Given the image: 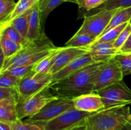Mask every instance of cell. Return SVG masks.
I'll return each mask as SVG.
<instances>
[{
  "instance_id": "cell-1",
  "label": "cell",
  "mask_w": 131,
  "mask_h": 130,
  "mask_svg": "<svg viewBox=\"0 0 131 130\" xmlns=\"http://www.w3.org/2000/svg\"><path fill=\"white\" fill-rule=\"evenodd\" d=\"M106 62L92 64L51 85L50 89L52 93L59 98L70 99L93 93L96 76Z\"/></svg>"
},
{
  "instance_id": "cell-2",
  "label": "cell",
  "mask_w": 131,
  "mask_h": 130,
  "mask_svg": "<svg viewBox=\"0 0 131 130\" xmlns=\"http://www.w3.org/2000/svg\"><path fill=\"white\" fill-rule=\"evenodd\" d=\"M130 107L117 106L95 112L86 119L87 130H121L129 121Z\"/></svg>"
},
{
  "instance_id": "cell-3",
  "label": "cell",
  "mask_w": 131,
  "mask_h": 130,
  "mask_svg": "<svg viewBox=\"0 0 131 130\" xmlns=\"http://www.w3.org/2000/svg\"><path fill=\"white\" fill-rule=\"evenodd\" d=\"M55 47L47 37L35 43L29 42L15 56L5 60L3 66L0 69V73L17 66L35 65Z\"/></svg>"
},
{
  "instance_id": "cell-4",
  "label": "cell",
  "mask_w": 131,
  "mask_h": 130,
  "mask_svg": "<svg viewBox=\"0 0 131 130\" xmlns=\"http://www.w3.org/2000/svg\"><path fill=\"white\" fill-rule=\"evenodd\" d=\"M51 73H36L34 71L20 80L17 89L19 94V102L23 101L32 96L42 91L52 84Z\"/></svg>"
},
{
  "instance_id": "cell-5",
  "label": "cell",
  "mask_w": 131,
  "mask_h": 130,
  "mask_svg": "<svg viewBox=\"0 0 131 130\" xmlns=\"http://www.w3.org/2000/svg\"><path fill=\"white\" fill-rule=\"evenodd\" d=\"M118 9L101 10L84 16V21L75 34H84L97 39L104 33L115 13Z\"/></svg>"
},
{
  "instance_id": "cell-6",
  "label": "cell",
  "mask_w": 131,
  "mask_h": 130,
  "mask_svg": "<svg viewBox=\"0 0 131 130\" xmlns=\"http://www.w3.org/2000/svg\"><path fill=\"white\" fill-rule=\"evenodd\" d=\"M51 90L50 87H47L26 100L19 102L17 112L19 120L22 121L26 117L28 118L35 115L49 102L57 99L58 97Z\"/></svg>"
},
{
  "instance_id": "cell-7",
  "label": "cell",
  "mask_w": 131,
  "mask_h": 130,
  "mask_svg": "<svg viewBox=\"0 0 131 130\" xmlns=\"http://www.w3.org/2000/svg\"><path fill=\"white\" fill-rule=\"evenodd\" d=\"M93 113L79 110L74 107L54 119L46 122L44 124L45 129L71 130L85 123L86 119Z\"/></svg>"
},
{
  "instance_id": "cell-8",
  "label": "cell",
  "mask_w": 131,
  "mask_h": 130,
  "mask_svg": "<svg viewBox=\"0 0 131 130\" xmlns=\"http://www.w3.org/2000/svg\"><path fill=\"white\" fill-rule=\"evenodd\" d=\"M97 93L102 98L105 108L129 105L131 103V89L124 80L113 84Z\"/></svg>"
},
{
  "instance_id": "cell-9",
  "label": "cell",
  "mask_w": 131,
  "mask_h": 130,
  "mask_svg": "<svg viewBox=\"0 0 131 130\" xmlns=\"http://www.w3.org/2000/svg\"><path fill=\"white\" fill-rule=\"evenodd\" d=\"M74 107L73 99L58 97L46 105L38 113L28 117L25 121L45 124Z\"/></svg>"
},
{
  "instance_id": "cell-10",
  "label": "cell",
  "mask_w": 131,
  "mask_h": 130,
  "mask_svg": "<svg viewBox=\"0 0 131 130\" xmlns=\"http://www.w3.org/2000/svg\"><path fill=\"white\" fill-rule=\"evenodd\" d=\"M124 77L121 67L114 57L104 64L96 76L93 92L97 93L113 84L120 82Z\"/></svg>"
},
{
  "instance_id": "cell-11",
  "label": "cell",
  "mask_w": 131,
  "mask_h": 130,
  "mask_svg": "<svg viewBox=\"0 0 131 130\" xmlns=\"http://www.w3.org/2000/svg\"><path fill=\"white\" fill-rule=\"evenodd\" d=\"M88 52L84 47H62L54 58L49 73L51 75L58 72L75 59Z\"/></svg>"
},
{
  "instance_id": "cell-12",
  "label": "cell",
  "mask_w": 131,
  "mask_h": 130,
  "mask_svg": "<svg viewBox=\"0 0 131 130\" xmlns=\"http://www.w3.org/2000/svg\"><path fill=\"white\" fill-rule=\"evenodd\" d=\"M95 62H96L94 61L90 53L89 52H87L85 54L75 59L72 62H70L69 64L65 66L64 68L59 71L58 72L53 74L52 76L51 85L54 84L56 82L63 80V79L75 73L78 71L81 70L82 69L92 64L95 63Z\"/></svg>"
},
{
  "instance_id": "cell-13",
  "label": "cell",
  "mask_w": 131,
  "mask_h": 130,
  "mask_svg": "<svg viewBox=\"0 0 131 130\" xmlns=\"http://www.w3.org/2000/svg\"><path fill=\"white\" fill-rule=\"evenodd\" d=\"M74 108L87 112H97L104 109L105 106L99 94L95 92L83 94L73 99Z\"/></svg>"
},
{
  "instance_id": "cell-14",
  "label": "cell",
  "mask_w": 131,
  "mask_h": 130,
  "mask_svg": "<svg viewBox=\"0 0 131 130\" xmlns=\"http://www.w3.org/2000/svg\"><path fill=\"white\" fill-rule=\"evenodd\" d=\"M46 38L47 36L41 28L40 10L38 2L31 8L27 40L31 43H35Z\"/></svg>"
},
{
  "instance_id": "cell-15",
  "label": "cell",
  "mask_w": 131,
  "mask_h": 130,
  "mask_svg": "<svg viewBox=\"0 0 131 130\" xmlns=\"http://www.w3.org/2000/svg\"><path fill=\"white\" fill-rule=\"evenodd\" d=\"M88 52L96 62H106L113 58L118 54L114 42L93 43L88 47Z\"/></svg>"
},
{
  "instance_id": "cell-16",
  "label": "cell",
  "mask_w": 131,
  "mask_h": 130,
  "mask_svg": "<svg viewBox=\"0 0 131 130\" xmlns=\"http://www.w3.org/2000/svg\"><path fill=\"white\" fill-rule=\"evenodd\" d=\"M19 101L14 99H0V121L17 122L18 117L17 105Z\"/></svg>"
},
{
  "instance_id": "cell-17",
  "label": "cell",
  "mask_w": 131,
  "mask_h": 130,
  "mask_svg": "<svg viewBox=\"0 0 131 130\" xmlns=\"http://www.w3.org/2000/svg\"><path fill=\"white\" fill-rule=\"evenodd\" d=\"M131 19V7L127 8L118 9L115 13V15L111 18V20L109 22L107 28L104 30V33L101 34L100 37L106 34L109 31L117 27L120 26L122 24L126 22H129ZM99 37V38H100ZM97 38V39H98Z\"/></svg>"
},
{
  "instance_id": "cell-18",
  "label": "cell",
  "mask_w": 131,
  "mask_h": 130,
  "mask_svg": "<svg viewBox=\"0 0 131 130\" xmlns=\"http://www.w3.org/2000/svg\"><path fill=\"white\" fill-rule=\"evenodd\" d=\"M62 47H55L47 56L40 60L35 64L33 71L36 73H50L49 71L56 55L61 50Z\"/></svg>"
},
{
  "instance_id": "cell-19",
  "label": "cell",
  "mask_w": 131,
  "mask_h": 130,
  "mask_svg": "<svg viewBox=\"0 0 131 130\" xmlns=\"http://www.w3.org/2000/svg\"><path fill=\"white\" fill-rule=\"evenodd\" d=\"M39 1L40 0H19V1L17 3L16 7L12 15L6 19V21L0 24V29L8 25L12 20L15 19L17 17L23 14L29 9L31 8Z\"/></svg>"
},
{
  "instance_id": "cell-20",
  "label": "cell",
  "mask_w": 131,
  "mask_h": 130,
  "mask_svg": "<svg viewBox=\"0 0 131 130\" xmlns=\"http://www.w3.org/2000/svg\"><path fill=\"white\" fill-rule=\"evenodd\" d=\"M31 8L29 9L23 14L17 17L9 24V25H12L14 28H15L20 33V34L26 40L28 29H29V17H30Z\"/></svg>"
},
{
  "instance_id": "cell-21",
  "label": "cell",
  "mask_w": 131,
  "mask_h": 130,
  "mask_svg": "<svg viewBox=\"0 0 131 130\" xmlns=\"http://www.w3.org/2000/svg\"><path fill=\"white\" fill-rule=\"evenodd\" d=\"M97 38L84 34H75L67 43L65 47H84L88 48L92 45Z\"/></svg>"
},
{
  "instance_id": "cell-22",
  "label": "cell",
  "mask_w": 131,
  "mask_h": 130,
  "mask_svg": "<svg viewBox=\"0 0 131 130\" xmlns=\"http://www.w3.org/2000/svg\"><path fill=\"white\" fill-rule=\"evenodd\" d=\"M0 38H6L23 46L29 42L12 25H8L0 29Z\"/></svg>"
},
{
  "instance_id": "cell-23",
  "label": "cell",
  "mask_w": 131,
  "mask_h": 130,
  "mask_svg": "<svg viewBox=\"0 0 131 130\" xmlns=\"http://www.w3.org/2000/svg\"><path fill=\"white\" fill-rule=\"evenodd\" d=\"M0 46L6 59L15 56L23 47L22 45L5 38H0Z\"/></svg>"
},
{
  "instance_id": "cell-24",
  "label": "cell",
  "mask_w": 131,
  "mask_h": 130,
  "mask_svg": "<svg viewBox=\"0 0 131 130\" xmlns=\"http://www.w3.org/2000/svg\"><path fill=\"white\" fill-rule=\"evenodd\" d=\"M130 7H131V0H107L104 3L98 8L92 10V13H90V14H95L101 10H116Z\"/></svg>"
},
{
  "instance_id": "cell-25",
  "label": "cell",
  "mask_w": 131,
  "mask_h": 130,
  "mask_svg": "<svg viewBox=\"0 0 131 130\" xmlns=\"http://www.w3.org/2000/svg\"><path fill=\"white\" fill-rule=\"evenodd\" d=\"M64 2H65V0H49L47 4L45 5L44 7L42 10H40L41 28H42V30L43 33H45V24H46V20H47L49 15L56 7H58L59 5H60Z\"/></svg>"
},
{
  "instance_id": "cell-26",
  "label": "cell",
  "mask_w": 131,
  "mask_h": 130,
  "mask_svg": "<svg viewBox=\"0 0 131 130\" xmlns=\"http://www.w3.org/2000/svg\"><path fill=\"white\" fill-rule=\"evenodd\" d=\"M15 1L0 0V24L6 21L16 7Z\"/></svg>"
},
{
  "instance_id": "cell-27",
  "label": "cell",
  "mask_w": 131,
  "mask_h": 130,
  "mask_svg": "<svg viewBox=\"0 0 131 130\" xmlns=\"http://www.w3.org/2000/svg\"><path fill=\"white\" fill-rule=\"evenodd\" d=\"M129 24V22L124 23L122 24L120 26L115 28L109 31L108 32L100 37L99 38L97 39V40L94 43H102V42H115V40L117 39L118 36L121 33V32L125 29L127 25Z\"/></svg>"
},
{
  "instance_id": "cell-28",
  "label": "cell",
  "mask_w": 131,
  "mask_h": 130,
  "mask_svg": "<svg viewBox=\"0 0 131 130\" xmlns=\"http://www.w3.org/2000/svg\"><path fill=\"white\" fill-rule=\"evenodd\" d=\"M35 65H29V66H17V67L12 68L8 69L6 71L1 72L0 73L7 74V75H13L16 77L23 79L24 76H27L33 71Z\"/></svg>"
},
{
  "instance_id": "cell-29",
  "label": "cell",
  "mask_w": 131,
  "mask_h": 130,
  "mask_svg": "<svg viewBox=\"0 0 131 130\" xmlns=\"http://www.w3.org/2000/svg\"><path fill=\"white\" fill-rule=\"evenodd\" d=\"M115 58L118 62L124 76L131 74V57L127 54H117Z\"/></svg>"
},
{
  "instance_id": "cell-30",
  "label": "cell",
  "mask_w": 131,
  "mask_h": 130,
  "mask_svg": "<svg viewBox=\"0 0 131 130\" xmlns=\"http://www.w3.org/2000/svg\"><path fill=\"white\" fill-rule=\"evenodd\" d=\"M107 0H75L79 8L89 12L104 3Z\"/></svg>"
},
{
  "instance_id": "cell-31",
  "label": "cell",
  "mask_w": 131,
  "mask_h": 130,
  "mask_svg": "<svg viewBox=\"0 0 131 130\" xmlns=\"http://www.w3.org/2000/svg\"><path fill=\"white\" fill-rule=\"evenodd\" d=\"M20 80L13 75L0 73V87H18Z\"/></svg>"
},
{
  "instance_id": "cell-32",
  "label": "cell",
  "mask_w": 131,
  "mask_h": 130,
  "mask_svg": "<svg viewBox=\"0 0 131 130\" xmlns=\"http://www.w3.org/2000/svg\"><path fill=\"white\" fill-rule=\"evenodd\" d=\"M16 130H46L44 124L36 122H23L22 121L14 122Z\"/></svg>"
},
{
  "instance_id": "cell-33",
  "label": "cell",
  "mask_w": 131,
  "mask_h": 130,
  "mask_svg": "<svg viewBox=\"0 0 131 130\" xmlns=\"http://www.w3.org/2000/svg\"><path fill=\"white\" fill-rule=\"evenodd\" d=\"M131 33V24L129 22V24L127 25V26L125 27V29L121 32V33L120 34V35L118 36V37L117 38V39L115 40V42H114V46H115V48L118 50V52L119 49L122 47L124 45V43L126 42V41L127 40L128 38L129 37Z\"/></svg>"
},
{
  "instance_id": "cell-34",
  "label": "cell",
  "mask_w": 131,
  "mask_h": 130,
  "mask_svg": "<svg viewBox=\"0 0 131 130\" xmlns=\"http://www.w3.org/2000/svg\"><path fill=\"white\" fill-rule=\"evenodd\" d=\"M14 99L19 101L17 87H0V99Z\"/></svg>"
},
{
  "instance_id": "cell-35",
  "label": "cell",
  "mask_w": 131,
  "mask_h": 130,
  "mask_svg": "<svg viewBox=\"0 0 131 130\" xmlns=\"http://www.w3.org/2000/svg\"><path fill=\"white\" fill-rule=\"evenodd\" d=\"M131 53V33L124 45L119 49L118 54H130Z\"/></svg>"
},
{
  "instance_id": "cell-36",
  "label": "cell",
  "mask_w": 131,
  "mask_h": 130,
  "mask_svg": "<svg viewBox=\"0 0 131 130\" xmlns=\"http://www.w3.org/2000/svg\"><path fill=\"white\" fill-rule=\"evenodd\" d=\"M0 130H16L14 122L0 121Z\"/></svg>"
},
{
  "instance_id": "cell-37",
  "label": "cell",
  "mask_w": 131,
  "mask_h": 130,
  "mask_svg": "<svg viewBox=\"0 0 131 130\" xmlns=\"http://www.w3.org/2000/svg\"><path fill=\"white\" fill-rule=\"evenodd\" d=\"M49 0H40L38 1V5H39L40 10H42L43 7L45 6V5L47 4V3L48 2Z\"/></svg>"
},
{
  "instance_id": "cell-38",
  "label": "cell",
  "mask_w": 131,
  "mask_h": 130,
  "mask_svg": "<svg viewBox=\"0 0 131 130\" xmlns=\"http://www.w3.org/2000/svg\"><path fill=\"white\" fill-rule=\"evenodd\" d=\"M121 130H131V121L129 120Z\"/></svg>"
},
{
  "instance_id": "cell-39",
  "label": "cell",
  "mask_w": 131,
  "mask_h": 130,
  "mask_svg": "<svg viewBox=\"0 0 131 130\" xmlns=\"http://www.w3.org/2000/svg\"><path fill=\"white\" fill-rule=\"evenodd\" d=\"M71 130H87V129H86V127L85 123H84L83 124L80 125V126H77V127H75V128L72 129Z\"/></svg>"
},
{
  "instance_id": "cell-40",
  "label": "cell",
  "mask_w": 131,
  "mask_h": 130,
  "mask_svg": "<svg viewBox=\"0 0 131 130\" xmlns=\"http://www.w3.org/2000/svg\"><path fill=\"white\" fill-rule=\"evenodd\" d=\"M65 2H72L75 3V0H65Z\"/></svg>"
},
{
  "instance_id": "cell-41",
  "label": "cell",
  "mask_w": 131,
  "mask_h": 130,
  "mask_svg": "<svg viewBox=\"0 0 131 130\" xmlns=\"http://www.w3.org/2000/svg\"><path fill=\"white\" fill-rule=\"evenodd\" d=\"M129 120H130V121H131V113H130V116H129Z\"/></svg>"
},
{
  "instance_id": "cell-42",
  "label": "cell",
  "mask_w": 131,
  "mask_h": 130,
  "mask_svg": "<svg viewBox=\"0 0 131 130\" xmlns=\"http://www.w3.org/2000/svg\"><path fill=\"white\" fill-rule=\"evenodd\" d=\"M128 54V55H129V56H130V57H131V53H130V54Z\"/></svg>"
},
{
  "instance_id": "cell-43",
  "label": "cell",
  "mask_w": 131,
  "mask_h": 130,
  "mask_svg": "<svg viewBox=\"0 0 131 130\" xmlns=\"http://www.w3.org/2000/svg\"><path fill=\"white\" fill-rule=\"evenodd\" d=\"M8 1H14V0H8Z\"/></svg>"
},
{
  "instance_id": "cell-44",
  "label": "cell",
  "mask_w": 131,
  "mask_h": 130,
  "mask_svg": "<svg viewBox=\"0 0 131 130\" xmlns=\"http://www.w3.org/2000/svg\"><path fill=\"white\" fill-rule=\"evenodd\" d=\"M129 23H130V24H131V19H130V22H129Z\"/></svg>"
},
{
  "instance_id": "cell-45",
  "label": "cell",
  "mask_w": 131,
  "mask_h": 130,
  "mask_svg": "<svg viewBox=\"0 0 131 130\" xmlns=\"http://www.w3.org/2000/svg\"><path fill=\"white\" fill-rule=\"evenodd\" d=\"M130 105H131V103H130Z\"/></svg>"
},
{
  "instance_id": "cell-46",
  "label": "cell",
  "mask_w": 131,
  "mask_h": 130,
  "mask_svg": "<svg viewBox=\"0 0 131 130\" xmlns=\"http://www.w3.org/2000/svg\"></svg>"
}]
</instances>
